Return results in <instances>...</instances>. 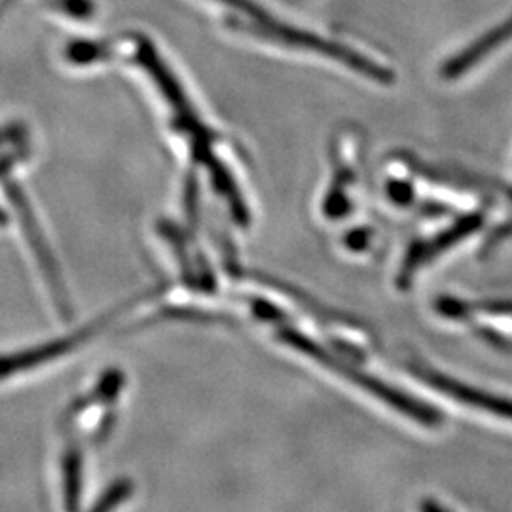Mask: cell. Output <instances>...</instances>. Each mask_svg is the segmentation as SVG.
Here are the masks:
<instances>
[{
    "mask_svg": "<svg viewBox=\"0 0 512 512\" xmlns=\"http://www.w3.org/2000/svg\"><path fill=\"white\" fill-rule=\"evenodd\" d=\"M129 494H131V482L122 480L110 488L105 497L101 499V503H97V507H93L92 512H112Z\"/></svg>",
    "mask_w": 512,
    "mask_h": 512,
    "instance_id": "obj_4",
    "label": "cell"
},
{
    "mask_svg": "<svg viewBox=\"0 0 512 512\" xmlns=\"http://www.w3.org/2000/svg\"><path fill=\"white\" fill-rule=\"evenodd\" d=\"M277 336H279V340L285 346L308 355L315 363H319V365L332 370L334 374L346 378L348 382L357 385L359 389H363L368 395L376 397L378 401H382L387 406L395 408L397 412L406 414L410 420L418 421V423L427 425V427L439 425V412L431 410L425 404L414 401L412 397H408V395H404L401 391L393 389L391 385L385 384L382 380H378V378H374L370 374H365L363 368L349 363V361L338 357V355H332L330 351H327L323 346H319L315 340H311L306 334H302L298 330L289 329V327H283V329H279Z\"/></svg>",
    "mask_w": 512,
    "mask_h": 512,
    "instance_id": "obj_1",
    "label": "cell"
},
{
    "mask_svg": "<svg viewBox=\"0 0 512 512\" xmlns=\"http://www.w3.org/2000/svg\"><path fill=\"white\" fill-rule=\"evenodd\" d=\"M236 21H238V27L253 33L256 37L268 38V40H274L279 44L298 48V50L317 52V54L334 59V61L346 63L353 71L365 74L368 78L380 80V82L391 80V73L387 69L380 67L374 61H370L365 55H361L359 52L351 50V48H346L342 44L330 42L327 38L317 37V35H311L306 31H300L296 27H289V25L274 21V19L268 18V14H264L258 6H255L253 0L241 12H238Z\"/></svg>",
    "mask_w": 512,
    "mask_h": 512,
    "instance_id": "obj_2",
    "label": "cell"
},
{
    "mask_svg": "<svg viewBox=\"0 0 512 512\" xmlns=\"http://www.w3.org/2000/svg\"><path fill=\"white\" fill-rule=\"evenodd\" d=\"M421 378L429 385H433L437 391L456 399L461 404H467V406H473V408H480V410H486V412H492V414H499L503 418H511L512 420V406L511 404L505 403V401H497L490 395H484L480 391H475L467 385L458 384L442 374L437 372H431V370H425L420 372Z\"/></svg>",
    "mask_w": 512,
    "mask_h": 512,
    "instance_id": "obj_3",
    "label": "cell"
}]
</instances>
